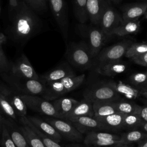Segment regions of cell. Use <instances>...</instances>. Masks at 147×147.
<instances>
[{"instance_id":"obj_1","label":"cell","mask_w":147,"mask_h":147,"mask_svg":"<svg viewBox=\"0 0 147 147\" xmlns=\"http://www.w3.org/2000/svg\"><path fill=\"white\" fill-rule=\"evenodd\" d=\"M9 15L10 24L7 33L16 43L24 44L42 29L40 18L22 0H19L16 7L9 8Z\"/></svg>"},{"instance_id":"obj_2","label":"cell","mask_w":147,"mask_h":147,"mask_svg":"<svg viewBox=\"0 0 147 147\" xmlns=\"http://www.w3.org/2000/svg\"><path fill=\"white\" fill-rule=\"evenodd\" d=\"M85 76L84 74L71 75L59 80L45 83V88L42 96L48 100L57 99L79 87L83 83Z\"/></svg>"},{"instance_id":"obj_3","label":"cell","mask_w":147,"mask_h":147,"mask_svg":"<svg viewBox=\"0 0 147 147\" xmlns=\"http://www.w3.org/2000/svg\"><path fill=\"white\" fill-rule=\"evenodd\" d=\"M65 56L69 64L81 70L90 69L95 64V59L84 41L70 42L67 46Z\"/></svg>"},{"instance_id":"obj_4","label":"cell","mask_w":147,"mask_h":147,"mask_svg":"<svg viewBox=\"0 0 147 147\" xmlns=\"http://www.w3.org/2000/svg\"><path fill=\"white\" fill-rule=\"evenodd\" d=\"M79 34L85 39L92 56L95 59L110 36L104 33L99 27L80 24L78 26Z\"/></svg>"},{"instance_id":"obj_5","label":"cell","mask_w":147,"mask_h":147,"mask_svg":"<svg viewBox=\"0 0 147 147\" xmlns=\"http://www.w3.org/2000/svg\"><path fill=\"white\" fill-rule=\"evenodd\" d=\"M10 87L21 94L30 95H41L43 94L45 85L40 79H25L16 78L8 72L1 75Z\"/></svg>"},{"instance_id":"obj_6","label":"cell","mask_w":147,"mask_h":147,"mask_svg":"<svg viewBox=\"0 0 147 147\" xmlns=\"http://www.w3.org/2000/svg\"><path fill=\"white\" fill-rule=\"evenodd\" d=\"M84 98L92 103L119 100L118 94L107 82H100L92 84L87 88L83 94Z\"/></svg>"},{"instance_id":"obj_7","label":"cell","mask_w":147,"mask_h":147,"mask_svg":"<svg viewBox=\"0 0 147 147\" xmlns=\"http://www.w3.org/2000/svg\"><path fill=\"white\" fill-rule=\"evenodd\" d=\"M133 42L131 40H124L102 49L95 58V64L121 60Z\"/></svg>"},{"instance_id":"obj_8","label":"cell","mask_w":147,"mask_h":147,"mask_svg":"<svg viewBox=\"0 0 147 147\" xmlns=\"http://www.w3.org/2000/svg\"><path fill=\"white\" fill-rule=\"evenodd\" d=\"M45 121L52 125L62 138L67 141L79 142L84 140L83 134L68 121L53 117L46 118Z\"/></svg>"},{"instance_id":"obj_9","label":"cell","mask_w":147,"mask_h":147,"mask_svg":"<svg viewBox=\"0 0 147 147\" xmlns=\"http://www.w3.org/2000/svg\"><path fill=\"white\" fill-rule=\"evenodd\" d=\"M21 96L27 108L49 117L60 118L53 103L44 98L26 94H21Z\"/></svg>"},{"instance_id":"obj_10","label":"cell","mask_w":147,"mask_h":147,"mask_svg":"<svg viewBox=\"0 0 147 147\" xmlns=\"http://www.w3.org/2000/svg\"><path fill=\"white\" fill-rule=\"evenodd\" d=\"M53 17L65 40L68 38V16L67 5L64 0H48Z\"/></svg>"},{"instance_id":"obj_11","label":"cell","mask_w":147,"mask_h":147,"mask_svg":"<svg viewBox=\"0 0 147 147\" xmlns=\"http://www.w3.org/2000/svg\"><path fill=\"white\" fill-rule=\"evenodd\" d=\"M9 74L13 76L25 79H39V76L26 55L22 53L15 62L11 64Z\"/></svg>"},{"instance_id":"obj_12","label":"cell","mask_w":147,"mask_h":147,"mask_svg":"<svg viewBox=\"0 0 147 147\" xmlns=\"http://www.w3.org/2000/svg\"><path fill=\"white\" fill-rule=\"evenodd\" d=\"M122 21L121 16L114 7L108 4L102 13L98 25L104 33L111 36L115 29Z\"/></svg>"},{"instance_id":"obj_13","label":"cell","mask_w":147,"mask_h":147,"mask_svg":"<svg viewBox=\"0 0 147 147\" xmlns=\"http://www.w3.org/2000/svg\"><path fill=\"white\" fill-rule=\"evenodd\" d=\"M0 92L9 101L19 118L26 116L27 107L21 96V94L11 87L1 83Z\"/></svg>"},{"instance_id":"obj_14","label":"cell","mask_w":147,"mask_h":147,"mask_svg":"<svg viewBox=\"0 0 147 147\" xmlns=\"http://www.w3.org/2000/svg\"><path fill=\"white\" fill-rule=\"evenodd\" d=\"M70 122L83 134L92 131H106L103 125L94 117L83 116Z\"/></svg>"},{"instance_id":"obj_15","label":"cell","mask_w":147,"mask_h":147,"mask_svg":"<svg viewBox=\"0 0 147 147\" xmlns=\"http://www.w3.org/2000/svg\"><path fill=\"white\" fill-rule=\"evenodd\" d=\"M75 75V72L69 64L64 62L41 75L40 80L45 83L59 80L67 76Z\"/></svg>"},{"instance_id":"obj_16","label":"cell","mask_w":147,"mask_h":147,"mask_svg":"<svg viewBox=\"0 0 147 147\" xmlns=\"http://www.w3.org/2000/svg\"><path fill=\"white\" fill-rule=\"evenodd\" d=\"M96 65V72L107 76H114L121 74L127 69L126 63L121 60L100 63Z\"/></svg>"},{"instance_id":"obj_17","label":"cell","mask_w":147,"mask_h":147,"mask_svg":"<svg viewBox=\"0 0 147 147\" xmlns=\"http://www.w3.org/2000/svg\"><path fill=\"white\" fill-rule=\"evenodd\" d=\"M83 116H94L92 103L84 98L80 102L78 101L64 119L71 122Z\"/></svg>"},{"instance_id":"obj_18","label":"cell","mask_w":147,"mask_h":147,"mask_svg":"<svg viewBox=\"0 0 147 147\" xmlns=\"http://www.w3.org/2000/svg\"><path fill=\"white\" fill-rule=\"evenodd\" d=\"M2 123L17 147H29L19 126L16 124L13 119L3 116Z\"/></svg>"},{"instance_id":"obj_19","label":"cell","mask_w":147,"mask_h":147,"mask_svg":"<svg viewBox=\"0 0 147 147\" xmlns=\"http://www.w3.org/2000/svg\"><path fill=\"white\" fill-rule=\"evenodd\" d=\"M107 5V0H87L88 17L93 24L99 25L102 13Z\"/></svg>"},{"instance_id":"obj_20","label":"cell","mask_w":147,"mask_h":147,"mask_svg":"<svg viewBox=\"0 0 147 147\" xmlns=\"http://www.w3.org/2000/svg\"><path fill=\"white\" fill-rule=\"evenodd\" d=\"M107 82L118 94L123 96L127 99L134 100L141 96L140 90L132 85L126 84L121 81L117 82L113 80L107 81Z\"/></svg>"},{"instance_id":"obj_21","label":"cell","mask_w":147,"mask_h":147,"mask_svg":"<svg viewBox=\"0 0 147 147\" xmlns=\"http://www.w3.org/2000/svg\"><path fill=\"white\" fill-rule=\"evenodd\" d=\"M29 121L33 124L38 130L44 134L50 137L57 142H60L62 140V137L55 129V127L46 121H44L36 117H26Z\"/></svg>"},{"instance_id":"obj_22","label":"cell","mask_w":147,"mask_h":147,"mask_svg":"<svg viewBox=\"0 0 147 147\" xmlns=\"http://www.w3.org/2000/svg\"><path fill=\"white\" fill-rule=\"evenodd\" d=\"M147 9V1L141 2L131 3L125 6L122 9V21H130L139 19L142 16Z\"/></svg>"},{"instance_id":"obj_23","label":"cell","mask_w":147,"mask_h":147,"mask_svg":"<svg viewBox=\"0 0 147 147\" xmlns=\"http://www.w3.org/2000/svg\"><path fill=\"white\" fill-rule=\"evenodd\" d=\"M78 102V101L74 98L63 97L53 100L52 103L59 115L60 119H64Z\"/></svg>"},{"instance_id":"obj_24","label":"cell","mask_w":147,"mask_h":147,"mask_svg":"<svg viewBox=\"0 0 147 147\" xmlns=\"http://www.w3.org/2000/svg\"><path fill=\"white\" fill-rule=\"evenodd\" d=\"M124 114L115 113L98 119L103 125L106 130H118L123 129Z\"/></svg>"},{"instance_id":"obj_25","label":"cell","mask_w":147,"mask_h":147,"mask_svg":"<svg viewBox=\"0 0 147 147\" xmlns=\"http://www.w3.org/2000/svg\"><path fill=\"white\" fill-rule=\"evenodd\" d=\"M140 30V21L139 19L122 21L119 25L115 29L113 34L124 36L127 34H136Z\"/></svg>"},{"instance_id":"obj_26","label":"cell","mask_w":147,"mask_h":147,"mask_svg":"<svg viewBox=\"0 0 147 147\" xmlns=\"http://www.w3.org/2000/svg\"><path fill=\"white\" fill-rule=\"evenodd\" d=\"M92 107L94 113V117L96 119L117 113L114 105V101L94 102L92 103Z\"/></svg>"},{"instance_id":"obj_27","label":"cell","mask_w":147,"mask_h":147,"mask_svg":"<svg viewBox=\"0 0 147 147\" xmlns=\"http://www.w3.org/2000/svg\"><path fill=\"white\" fill-rule=\"evenodd\" d=\"M19 128L29 147H46L38 135L29 126L22 124Z\"/></svg>"},{"instance_id":"obj_28","label":"cell","mask_w":147,"mask_h":147,"mask_svg":"<svg viewBox=\"0 0 147 147\" xmlns=\"http://www.w3.org/2000/svg\"><path fill=\"white\" fill-rule=\"evenodd\" d=\"M19 120L22 124L26 125L29 126L38 135V136L40 137V138L46 147H62L59 144V142H57L56 141L53 140L50 137L41 132L40 130H38L33 124H32L29 121L26 116L20 118Z\"/></svg>"},{"instance_id":"obj_29","label":"cell","mask_w":147,"mask_h":147,"mask_svg":"<svg viewBox=\"0 0 147 147\" xmlns=\"http://www.w3.org/2000/svg\"><path fill=\"white\" fill-rule=\"evenodd\" d=\"M117 113L123 114H138L141 106L132 101H114Z\"/></svg>"},{"instance_id":"obj_30","label":"cell","mask_w":147,"mask_h":147,"mask_svg":"<svg viewBox=\"0 0 147 147\" xmlns=\"http://www.w3.org/2000/svg\"><path fill=\"white\" fill-rule=\"evenodd\" d=\"M84 144L90 147H130L122 140H83Z\"/></svg>"},{"instance_id":"obj_31","label":"cell","mask_w":147,"mask_h":147,"mask_svg":"<svg viewBox=\"0 0 147 147\" xmlns=\"http://www.w3.org/2000/svg\"><path fill=\"white\" fill-rule=\"evenodd\" d=\"M74 10L76 19L80 24H85L88 19L86 3L87 0H73Z\"/></svg>"},{"instance_id":"obj_32","label":"cell","mask_w":147,"mask_h":147,"mask_svg":"<svg viewBox=\"0 0 147 147\" xmlns=\"http://www.w3.org/2000/svg\"><path fill=\"white\" fill-rule=\"evenodd\" d=\"M121 139L126 144L130 145L132 143L138 142L147 137V133L137 129H132L121 135Z\"/></svg>"},{"instance_id":"obj_33","label":"cell","mask_w":147,"mask_h":147,"mask_svg":"<svg viewBox=\"0 0 147 147\" xmlns=\"http://www.w3.org/2000/svg\"><path fill=\"white\" fill-rule=\"evenodd\" d=\"M85 140H122L121 135L112 134L106 131H92L86 134L84 138Z\"/></svg>"},{"instance_id":"obj_34","label":"cell","mask_w":147,"mask_h":147,"mask_svg":"<svg viewBox=\"0 0 147 147\" xmlns=\"http://www.w3.org/2000/svg\"><path fill=\"white\" fill-rule=\"evenodd\" d=\"M0 111L5 115L7 118L13 121L17 120V117L14 108L7 98L0 92Z\"/></svg>"},{"instance_id":"obj_35","label":"cell","mask_w":147,"mask_h":147,"mask_svg":"<svg viewBox=\"0 0 147 147\" xmlns=\"http://www.w3.org/2000/svg\"><path fill=\"white\" fill-rule=\"evenodd\" d=\"M143 122L138 114H124L123 128L131 130L138 129Z\"/></svg>"},{"instance_id":"obj_36","label":"cell","mask_w":147,"mask_h":147,"mask_svg":"<svg viewBox=\"0 0 147 147\" xmlns=\"http://www.w3.org/2000/svg\"><path fill=\"white\" fill-rule=\"evenodd\" d=\"M129 81L133 86L140 90H144L147 83L146 72H137L129 77Z\"/></svg>"},{"instance_id":"obj_37","label":"cell","mask_w":147,"mask_h":147,"mask_svg":"<svg viewBox=\"0 0 147 147\" xmlns=\"http://www.w3.org/2000/svg\"><path fill=\"white\" fill-rule=\"evenodd\" d=\"M147 51V42L134 43L133 42L127 49L125 56L131 59L135 56L142 54Z\"/></svg>"},{"instance_id":"obj_38","label":"cell","mask_w":147,"mask_h":147,"mask_svg":"<svg viewBox=\"0 0 147 147\" xmlns=\"http://www.w3.org/2000/svg\"><path fill=\"white\" fill-rule=\"evenodd\" d=\"M36 13H43L47 9V0H22Z\"/></svg>"},{"instance_id":"obj_39","label":"cell","mask_w":147,"mask_h":147,"mask_svg":"<svg viewBox=\"0 0 147 147\" xmlns=\"http://www.w3.org/2000/svg\"><path fill=\"white\" fill-rule=\"evenodd\" d=\"M1 142L2 147H17L3 123L1 131Z\"/></svg>"},{"instance_id":"obj_40","label":"cell","mask_w":147,"mask_h":147,"mask_svg":"<svg viewBox=\"0 0 147 147\" xmlns=\"http://www.w3.org/2000/svg\"><path fill=\"white\" fill-rule=\"evenodd\" d=\"M11 67V63L9 62L6 56H3L0 55V75L8 72Z\"/></svg>"},{"instance_id":"obj_41","label":"cell","mask_w":147,"mask_h":147,"mask_svg":"<svg viewBox=\"0 0 147 147\" xmlns=\"http://www.w3.org/2000/svg\"><path fill=\"white\" fill-rule=\"evenodd\" d=\"M130 59L137 64L147 67V51L138 56L132 57Z\"/></svg>"},{"instance_id":"obj_42","label":"cell","mask_w":147,"mask_h":147,"mask_svg":"<svg viewBox=\"0 0 147 147\" xmlns=\"http://www.w3.org/2000/svg\"><path fill=\"white\" fill-rule=\"evenodd\" d=\"M138 114L144 122H147V106H141Z\"/></svg>"},{"instance_id":"obj_43","label":"cell","mask_w":147,"mask_h":147,"mask_svg":"<svg viewBox=\"0 0 147 147\" xmlns=\"http://www.w3.org/2000/svg\"><path fill=\"white\" fill-rule=\"evenodd\" d=\"M7 37L2 32H0V47H2V45L7 41Z\"/></svg>"},{"instance_id":"obj_44","label":"cell","mask_w":147,"mask_h":147,"mask_svg":"<svg viewBox=\"0 0 147 147\" xmlns=\"http://www.w3.org/2000/svg\"><path fill=\"white\" fill-rule=\"evenodd\" d=\"M19 0H9V8H14L17 6Z\"/></svg>"},{"instance_id":"obj_45","label":"cell","mask_w":147,"mask_h":147,"mask_svg":"<svg viewBox=\"0 0 147 147\" xmlns=\"http://www.w3.org/2000/svg\"><path fill=\"white\" fill-rule=\"evenodd\" d=\"M137 147H147V137L138 142Z\"/></svg>"},{"instance_id":"obj_46","label":"cell","mask_w":147,"mask_h":147,"mask_svg":"<svg viewBox=\"0 0 147 147\" xmlns=\"http://www.w3.org/2000/svg\"><path fill=\"white\" fill-rule=\"evenodd\" d=\"M139 128H141L142 131L147 133V122H143Z\"/></svg>"},{"instance_id":"obj_47","label":"cell","mask_w":147,"mask_h":147,"mask_svg":"<svg viewBox=\"0 0 147 147\" xmlns=\"http://www.w3.org/2000/svg\"><path fill=\"white\" fill-rule=\"evenodd\" d=\"M65 147H90L87 145H79V144H68L65 146Z\"/></svg>"},{"instance_id":"obj_48","label":"cell","mask_w":147,"mask_h":147,"mask_svg":"<svg viewBox=\"0 0 147 147\" xmlns=\"http://www.w3.org/2000/svg\"><path fill=\"white\" fill-rule=\"evenodd\" d=\"M2 117H3V115L1 112L0 111V132L1 131L2 126Z\"/></svg>"},{"instance_id":"obj_49","label":"cell","mask_w":147,"mask_h":147,"mask_svg":"<svg viewBox=\"0 0 147 147\" xmlns=\"http://www.w3.org/2000/svg\"><path fill=\"white\" fill-rule=\"evenodd\" d=\"M143 16H144V18L145 19L147 20V9H146V10L145 11V12L144 14L143 15Z\"/></svg>"},{"instance_id":"obj_50","label":"cell","mask_w":147,"mask_h":147,"mask_svg":"<svg viewBox=\"0 0 147 147\" xmlns=\"http://www.w3.org/2000/svg\"><path fill=\"white\" fill-rule=\"evenodd\" d=\"M146 74L147 75V70H146ZM144 90H147V83H146V87H145V88Z\"/></svg>"},{"instance_id":"obj_51","label":"cell","mask_w":147,"mask_h":147,"mask_svg":"<svg viewBox=\"0 0 147 147\" xmlns=\"http://www.w3.org/2000/svg\"><path fill=\"white\" fill-rule=\"evenodd\" d=\"M1 14V0H0V16Z\"/></svg>"},{"instance_id":"obj_52","label":"cell","mask_w":147,"mask_h":147,"mask_svg":"<svg viewBox=\"0 0 147 147\" xmlns=\"http://www.w3.org/2000/svg\"><path fill=\"white\" fill-rule=\"evenodd\" d=\"M111 1H114V2H118V1H119V0H111Z\"/></svg>"},{"instance_id":"obj_53","label":"cell","mask_w":147,"mask_h":147,"mask_svg":"<svg viewBox=\"0 0 147 147\" xmlns=\"http://www.w3.org/2000/svg\"><path fill=\"white\" fill-rule=\"evenodd\" d=\"M145 1H147V0H145Z\"/></svg>"}]
</instances>
